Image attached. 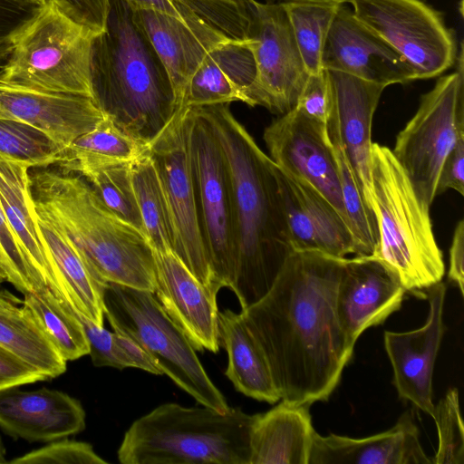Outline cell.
Masks as SVG:
<instances>
[{"label":"cell","instance_id":"obj_7","mask_svg":"<svg viewBox=\"0 0 464 464\" xmlns=\"http://www.w3.org/2000/svg\"><path fill=\"white\" fill-rule=\"evenodd\" d=\"M93 36L53 4L46 3L16 37L0 78L32 90L92 99Z\"/></svg>","mask_w":464,"mask_h":464},{"label":"cell","instance_id":"obj_48","mask_svg":"<svg viewBox=\"0 0 464 464\" xmlns=\"http://www.w3.org/2000/svg\"><path fill=\"white\" fill-rule=\"evenodd\" d=\"M464 221L460 220L454 230L450 247L449 279L459 289L461 295L464 294Z\"/></svg>","mask_w":464,"mask_h":464},{"label":"cell","instance_id":"obj_49","mask_svg":"<svg viewBox=\"0 0 464 464\" xmlns=\"http://www.w3.org/2000/svg\"><path fill=\"white\" fill-rule=\"evenodd\" d=\"M133 9H150L183 18L169 0H124Z\"/></svg>","mask_w":464,"mask_h":464},{"label":"cell","instance_id":"obj_45","mask_svg":"<svg viewBox=\"0 0 464 464\" xmlns=\"http://www.w3.org/2000/svg\"><path fill=\"white\" fill-rule=\"evenodd\" d=\"M453 189L460 195L464 193V138L459 140L446 157L437 182L436 194Z\"/></svg>","mask_w":464,"mask_h":464},{"label":"cell","instance_id":"obj_28","mask_svg":"<svg viewBox=\"0 0 464 464\" xmlns=\"http://www.w3.org/2000/svg\"><path fill=\"white\" fill-rule=\"evenodd\" d=\"M30 168L0 158V202L15 240L44 288L62 292L40 239L34 215Z\"/></svg>","mask_w":464,"mask_h":464},{"label":"cell","instance_id":"obj_2","mask_svg":"<svg viewBox=\"0 0 464 464\" xmlns=\"http://www.w3.org/2000/svg\"><path fill=\"white\" fill-rule=\"evenodd\" d=\"M197 108L217 136L229 172L237 227V266L229 288L242 310L269 291L293 252L275 163L227 104Z\"/></svg>","mask_w":464,"mask_h":464},{"label":"cell","instance_id":"obj_46","mask_svg":"<svg viewBox=\"0 0 464 464\" xmlns=\"http://www.w3.org/2000/svg\"><path fill=\"white\" fill-rule=\"evenodd\" d=\"M47 379L0 348V390Z\"/></svg>","mask_w":464,"mask_h":464},{"label":"cell","instance_id":"obj_1","mask_svg":"<svg viewBox=\"0 0 464 464\" xmlns=\"http://www.w3.org/2000/svg\"><path fill=\"white\" fill-rule=\"evenodd\" d=\"M344 257L293 251L269 291L240 314L269 365L280 400L326 401L354 345L336 313Z\"/></svg>","mask_w":464,"mask_h":464},{"label":"cell","instance_id":"obj_30","mask_svg":"<svg viewBox=\"0 0 464 464\" xmlns=\"http://www.w3.org/2000/svg\"><path fill=\"white\" fill-rule=\"evenodd\" d=\"M0 348L47 380L67 369V362L41 331L23 300L1 286Z\"/></svg>","mask_w":464,"mask_h":464},{"label":"cell","instance_id":"obj_50","mask_svg":"<svg viewBox=\"0 0 464 464\" xmlns=\"http://www.w3.org/2000/svg\"><path fill=\"white\" fill-rule=\"evenodd\" d=\"M279 3H291V2H327V3H337L344 4L350 3L352 0H276Z\"/></svg>","mask_w":464,"mask_h":464},{"label":"cell","instance_id":"obj_53","mask_svg":"<svg viewBox=\"0 0 464 464\" xmlns=\"http://www.w3.org/2000/svg\"><path fill=\"white\" fill-rule=\"evenodd\" d=\"M45 1V0H44Z\"/></svg>","mask_w":464,"mask_h":464},{"label":"cell","instance_id":"obj_37","mask_svg":"<svg viewBox=\"0 0 464 464\" xmlns=\"http://www.w3.org/2000/svg\"><path fill=\"white\" fill-rule=\"evenodd\" d=\"M130 163L108 166L82 177L111 211L143 231L131 179Z\"/></svg>","mask_w":464,"mask_h":464},{"label":"cell","instance_id":"obj_51","mask_svg":"<svg viewBox=\"0 0 464 464\" xmlns=\"http://www.w3.org/2000/svg\"><path fill=\"white\" fill-rule=\"evenodd\" d=\"M8 463L6 459V450L0 436V464Z\"/></svg>","mask_w":464,"mask_h":464},{"label":"cell","instance_id":"obj_15","mask_svg":"<svg viewBox=\"0 0 464 464\" xmlns=\"http://www.w3.org/2000/svg\"><path fill=\"white\" fill-rule=\"evenodd\" d=\"M446 285L424 291L430 304L426 323L409 332H384V347L393 371V384L401 400L433 416L432 377L445 333L443 307Z\"/></svg>","mask_w":464,"mask_h":464},{"label":"cell","instance_id":"obj_34","mask_svg":"<svg viewBox=\"0 0 464 464\" xmlns=\"http://www.w3.org/2000/svg\"><path fill=\"white\" fill-rule=\"evenodd\" d=\"M343 4L327 2L283 3L293 34L309 74L323 71L322 54L335 13Z\"/></svg>","mask_w":464,"mask_h":464},{"label":"cell","instance_id":"obj_22","mask_svg":"<svg viewBox=\"0 0 464 464\" xmlns=\"http://www.w3.org/2000/svg\"><path fill=\"white\" fill-rule=\"evenodd\" d=\"M0 117L32 125L65 149L105 114L91 97L32 90L0 78Z\"/></svg>","mask_w":464,"mask_h":464},{"label":"cell","instance_id":"obj_35","mask_svg":"<svg viewBox=\"0 0 464 464\" xmlns=\"http://www.w3.org/2000/svg\"><path fill=\"white\" fill-rule=\"evenodd\" d=\"M64 148L43 130L18 120L0 117V158L30 169L57 165Z\"/></svg>","mask_w":464,"mask_h":464},{"label":"cell","instance_id":"obj_5","mask_svg":"<svg viewBox=\"0 0 464 464\" xmlns=\"http://www.w3.org/2000/svg\"><path fill=\"white\" fill-rule=\"evenodd\" d=\"M257 414L240 408L158 406L133 421L118 450L122 464H249Z\"/></svg>","mask_w":464,"mask_h":464},{"label":"cell","instance_id":"obj_21","mask_svg":"<svg viewBox=\"0 0 464 464\" xmlns=\"http://www.w3.org/2000/svg\"><path fill=\"white\" fill-rule=\"evenodd\" d=\"M325 72L331 92V111L341 141L360 191L374 213L371 179L372 124L386 87L344 72Z\"/></svg>","mask_w":464,"mask_h":464},{"label":"cell","instance_id":"obj_13","mask_svg":"<svg viewBox=\"0 0 464 464\" xmlns=\"http://www.w3.org/2000/svg\"><path fill=\"white\" fill-rule=\"evenodd\" d=\"M256 76L246 91L248 105L283 115L295 108L309 72L296 45L283 3L255 1L249 40Z\"/></svg>","mask_w":464,"mask_h":464},{"label":"cell","instance_id":"obj_38","mask_svg":"<svg viewBox=\"0 0 464 464\" xmlns=\"http://www.w3.org/2000/svg\"><path fill=\"white\" fill-rule=\"evenodd\" d=\"M432 419L439 438L438 449L431 459L432 464H463L464 426L457 388L450 389L434 405Z\"/></svg>","mask_w":464,"mask_h":464},{"label":"cell","instance_id":"obj_40","mask_svg":"<svg viewBox=\"0 0 464 464\" xmlns=\"http://www.w3.org/2000/svg\"><path fill=\"white\" fill-rule=\"evenodd\" d=\"M11 464H106L87 442L63 438L8 460Z\"/></svg>","mask_w":464,"mask_h":464},{"label":"cell","instance_id":"obj_12","mask_svg":"<svg viewBox=\"0 0 464 464\" xmlns=\"http://www.w3.org/2000/svg\"><path fill=\"white\" fill-rule=\"evenodd\" d=\"M354 15L400 53L417 80L440 75L456 62L453 32L440 12L421 0H352Z\"/></svg>","mask_w":464,"mask_h":464},{"label":"cell","instance_id":"obj_11","mask_svg":"<svg viewBox=\"0 0 464 464\" xmlns=\"http://www.w3.org/2000/svg\"><path fill=\"white\" fill-rule=\"evenodd\" d=\"M187 107L175 111L168 124L148 143L170 213L174 253L217 299L220 290L211 269L200 228L190 160Z\"/></svg>","mask_w":464,"mask_h":464},{"label":"cell","instance_id":"obj_43","mask_svg":"<svg viewBox=\"0 0 464 464\" xmlns=\"http://www.w3.org/2000/svg\"><path fill=\"white\" fill-rule=\"evenodd\" d=\"M295 108L307 117L327 124L331 111V92L324 69L318 73L309 74Z\"/></svg>","mask_w":464,"mask_h":464},{"label":"cell","instance_id":"obj_23","mask_svg":"<svg viewBox=\"0 0 464 464\" xmlns=\"http://www.w3.org/2000/svg\"><path fill=\"white\" fill-rule=\"evenodd\" d=\"M82 403L66 392L41 388L0 390V429L14 439L50 442L85 428Z\"/></svg>","mask_w":464,"mask_h":464},{"label":"cell","instance_id":"obj_42","mask_svg":"<svg viewBox=\"0 0 464 464\" xmlns=\"http://www.w3.org/2000/svg\"><path fill=\"white\" fill-rule=\"evenodd\" d=\"M72 309L82 325L89 344L88 355L91 356L93 365L97 367L110 366L119 370L130 367L126 357L116 343L115 333L95 324L73 306Z\"/></svg>","mask_w":464,"mask_h":464},{"label":"cell","instance_id":"obj_27","mask_svg":"<svg viewBox=\"0 0 464 464\" xmlns=\"http://www.w3.org/2000/svg\"><path fill=\"white\" fill-rule=\"evenodd\" d=\"M309 409L282 400L258 413L250 431L249 464H308L315 431Z\"/></svg>","mask_w":464,"mask_h":464},{"label":"cell","instance_id":"obj_4","mask_svg":"<svg viewBox=\"0 0 464 464\" xmlns=\"http://www.w3.org/2000/svg\"><path fill=\"white\" fill-rule=\"evenodd\" d=\"M29 170L34 205L74 243L105 282L154 293L153 248L145 233L111 211L81 175Z\"/></svg>","mask_w":464,"mask_h":464},{"label":"cell","instance_id":"obj_16","mask_svg":"<svg viewBox=\"0 0 464 464\" xmlns=\"http://www.w3.org/2000/svg\"><path fill=\"white\" fill-rule=\"evenodd\" d=\"M322 65L324 70L344 72L385 87L417 80L407 59L343 4L338 7L329 28Z\"/></svg>","mask_w":464,"mask_h":464},{"label":"cell","instance_id":"obj_44","mask_svg":"<svg viewBox=\"0 0 464 464\" xmlns=\"http://www.w3.org/2000/svg\"><path fill=\"white\" fill-rule=\"evenodd\" d=\"M58 7L74 22L94 35L102 33L106 25L110 0H45Z\"/></svg>","mask_w":464,"mask_h":464},{"label":"cell","instance_id":"obj_33","mask_svg":"<svg viewBox=\"0 0 464 464\" xmlns=\"http://www.w3.org/2000/svg\"><path fill=\"white\" fill-rule=\"evenodd\" d=\"M131 179L143 231L153 249L174 252L175 237L165 194L147 150L130 163Z\"/></svg>","mask_w":464,"mask_h":464},{"label":"cell","instance_id":"obj_9","mask_svg":"<svg viewBox=\"0 0 464 464\" xmlns=\"http://www.w3.org/2000/svg\"><path fill=\"white\" fill-rule=\"evenodd\" d=\"M456 70L441 76L424 93L414 116L397 135L393 156L420 199L431 206L441 166L459 139L464 138L463 43Z\"/></svg>","mask_w":464,"mask_h":464},{"label":"cell","instance_id":"obj_18","mask_svg":"<svg viewBox=\"0 0 464 464\" xmlns=\"http://www.w3.org/2000/svg\"><path fill=\"white\" fill-rule=\"evenodd\" d=\"M183 18L150 9H134V18L162 62L170 79L176 110L205 56L227 39L191 10L174 5Z\"/></svg>","mask_w":464,"mask_h":464},{"label":"cell","instance_id":"obj_31","mask_svg":"<svg viewBox=\"0 0 464 464\" xmlns=\"http://www.w3.org/2000/svg\"><path fill=\"white\" fill-rule=\"evenodd\" d=\"M147 149L148 144L124 132L105 115L64 149L57 167L84 176L108 166L132 162Z\"/></svg>","mask_w":464,"mask_h":464},{"label":"cell","instance_id":"obj_10","mask_svg":"<svg viewBox=\"0 0 464 464\" xmlns=\"http://www.w3.org/2000/svg\"><path fill=\"white\" fill-rule=\"evenodd\" d=\"M188 136L199 222L218 285L230 287L237 266V227L227 161L210 124L188 108Z\"/></svg>","mask_w":464,"mask_h":464},{"label":"cell","instance_id":"obj_29","mask_svg":"<svg viewBox=\"0 0 464 464\" xmlns=\"http://www.w3.org/2000/svg\"><path fill=\"white\" fill-rule=\"evenodd\" d=\"M218 334L227 353L226 376L246 396L270 404L280 400L267 361L240 313L218 311Z\"/></svg>","mask_w":464,"mask_h":464},{"label":"cell","instance_id":"obj_17","mask_svg":"<svg viewBox=\"0 0 464 464\" xmlns=\"http://www.w3.org/2000/svg\"><path fill=\"white\" fill-rule=\"evenodd\" d=\"M396 274L373 256L343 259L336 293V313L348 341L358 337L398 311L406 294Z\"/></svg>","mask_w":464,"mask_h":464},{"label":"cell","instance_id":"obj_39","mask_svg":"<svg viewBox=\"0 0 464 464\" xmlns=\"http://www.w3.org/2000/svg\"><path fill=\"white\" fill-rule=\"evenodd\" d=\"M0 264L6 275V281L25 295L44 288L38 281L25 256L18 246L9 227L0 202Z\"/></svg>","mask_w":464,"mask_h":464},{"label":"cell","instance_id":"obj_3","mask_svg":"<svg viewBox=\"0 0 464 464\" xmlns=\"http://www.w3.org/2000/svg\"><path fill=\"white\" fill-rule=\"evenodd\" d=\"M92 99L127 134L148 144L176 111L168 72L124 0H110L104 30L91 46Z\"/></svg>","mask_w":464,"mask_h":464},{"label":"cell","instance_id":"obj_20","mask_svg":"<svg viewBox=\"0 0 464 464\" xmlns=\"http://www.w3.org/2000/svg\"><path fill=\"white\" fill-rule=\"evenodd\" d=\"M154 295L196 351L219 350L217 299L171 250L153 249Z\"/></svg>","mask_w":464,"mask_h":464},{"label":"cell","instance_id":"obj_32","mask_svg":"<svg viewBox=\"0 0 464 464\" xmlns=\"http://www.w3.org/2000/svg\"><path fill=\"white\" fill-rule=\"evenodd\" d=\"M23 303L41 331L66 361L89 354V344L80 321L63 298L49 288L24 295Z\"/></svg>","mask_w":464,"mask_h":464},{"label":"cell","instance_id":"obj_8","mask_svg":"<svg viewBox=\"0 0 464 464\" xmlns=\"http://www.w3.org/2000/svg\"><path fill=\"white\" fill-rule=\"evenodd\" d=\"M103 302L104 316L113 331L137 342L157 362L163 374L201 405L221 412L230 408L188 337L153 293L108 283Z\"/></svg>","mask_w":464,"mask_h":464},{"label":"cell","instance_id":"obj_14","mask_svg":"<svg viewBox=\"0 0 464 464\" xmlns=\"http://www.w3.org/2000/svg\"><path fill=\"white\" fill-rule=\"evenodd\" d=\"M263 138L272 161L319 192L347 223L327 124L294 108L267 126Z\"/></svg>","mask_w":464,"mask_h":464},{"label":"cell","instance_id":"obj_36","mask_svg":"<svg viewBox=\"0 0 464 464\" xmlns=\"http://www.w3.org/2000/svg\"><path fill=\"white\" fill-rule=\"evenodd\" d=\"M191 10L229 40H250L256 0H169Z\"/></svg>","mask_w":464,"mask_h":464},{"label":"cell","instance_id":"obj_6","mask_svg":"<svg viewBox=\"0 0 464 464\" xmlns=\"http://www.w3.org/2000/svg\"><path fill=\"white\" fill-rule=\"evenodd\" d=\"M371 179L379 233L372 256L396 274L406 292L424 297L445 274L430 207L420 199L392 150L378 143L372 146Z\"/></svg>","mask_w":464,"mask_h":464},{"label":"cell","instance_id":"obj_25","mask_svg":"<svg viewBox=\"0 0 464 464\" xmlns=\"http://www.w3.org/2000/svg\"><path fill=\"white\" fill-rule=\"evenodd\" d=\"M34 215L63 299L95 324L103 326L107 283L94 272L69 237L34 205Z\"/></svg>","mask_w":464,"mask_h":464},{"label":"cell","instance_id":"obj_24","mask_svg":"<svg viewBox=\"0 0 464 464\" xmlns=\"http://www.w3.org/2000/svg\"><path fill=\"white\" fill-rule=\"evenodd\" d=\"M308 464H432L410 411L386 431L362 439L314 432Z\"/></svg>","mask_w":464,"mask_h":464},{"label":"cell","instance_id":"obj_41","mask_svg":"<svg viewBox=\"0 0 464 464\" xmlns=\"http://www.w3.org/2000/svg\"><path fill=\"white\" fill-rule=\"evenodd\" d=\"M44 0H0V70L18 34L41 12Z\"/></svg>","mask_w":464,"mask_h":464},{"label":"cell","instance_id":"obj_26","mask_svg":"<svg viewBox=\"0 0 464 464\" xmlns=\"http://www.w3.org/2000/svg\"><path fill=\"white\" fill-rule=\"evenodd\" d=\"M256 76L249 41L227 40L213 48L191 76L180 107L197 108L241 102Z\"/></svg>","mask_w":464,"mask_h":464},{"label":"cell","instance_id":"obj_52","mask_svg":"<svg viewBox=\"0 0 464 464\" xmlns=\"http://www.w3.org/2000/svg\"><path fill=\"white\" fill-rule=\"evenodd\" d=\"M6 280L5 273L0 264V284L5 282Z\"/></svg>","mask_w":464,"mask_h":464},{"label":"cell","instance_id":"obj_47","mask_svg":"<svg viewBox=\"0 0 464 464\" xmlns=\"http://www.w3.org/2000/svg\"><path fill=\"white\" fill-rule=\"evenodd\" d=\"M114 333L116 343L126 357L130 367L157 375L163 374L157 362L137 342L126 334Z\"/></svg>","mask_w":464,"mask_h":464},{"label":"cell","instance_id":"obj_19","mask_svg":"<svg viewBox=\"0 0 464 464\" xmlns=\"http://www.w3.org/2000/svg\"><path fill=\"white\" fill-rule=\"evenodd\" d=\"M275 174L293 251L336 257L356 254L347 223L324 197L276 164Z\"/></svg>","mask_w":464,"mask_h":464}]
</instances>
